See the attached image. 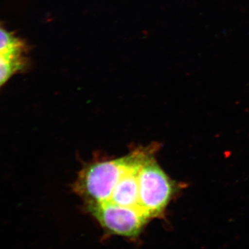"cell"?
<instances>
[{
  "mask_svg": "<svg viewBox=\"0 0 249 249\" xmlns=\"http://www.w3.org/2000/svg\"><path fill=\"white\" fill-rule=\"evenodd\" d=\"M156 145L147 157L139 172V205L149 219L160 217L167 206L182 189L183 185L165 173L155 159Z\"/></svg>",
  "mask_w": 249,
  "mask_h": 249,
  "instance_id": "6da1fadb",
  "label": "cell"
},
{
  "mask_svg": "<svg viewBox=\"0 0 249 249\" xmlns=\"http://www.w3.org/2000/svg\"><path fill=\"white\" fill-rule=\"evenodd\" d=\"M124 163V157L87 165L78 174L73 191L87 206L107 202Z\"/></svg>",
  "mask_w": 249,
  "mask_h": 249,
  "instance_id": "7a4b0ae2",
  "label": "cell"
},
{
  "mask_svg": "<svg viewBox=\"0 0 249 249\" xmlns=\"http://www.w3.org/2000/svg\"><path fill=\"white\" fill-rule=\"evenodd\" d=\"M88 211L101 227L113 235L135 238L150 219L141 210L118 205H90Z\"/></svg>",
  "mask_w": 249,
  "mask_h": 249,
  "instance_id": "3957f363",
  "label": "cell"
},
{
  "mask_svg": "<svg viewBox=\"0 0 249 249\" xmlns=\"http://www.w3.org/2000/svg\"><path fill=\"white\" fill-rule=\"evenodd\" d=\"M24 47L0 53V87L25 65Z\"/></svg>",
  "mask_w": 249,
  "mask_h": 249,
  "instance_id": "277c9868",
  "label": "cell"
},
{
  "mask_svg": "<svg viewBox=\"0 0 249 249\" xmlns=\"http://www.w3.org/2000/svg\"><path fill=\"white\" fill-rule=\"evenodd\" d=\"M22 47V41L0 25V53Z\"/></svg>",
  "mask_w": 249,
  "mask_h": 249,
  "instance_id": "5b68a950",
  "label": "cell"
}]
</instances>
